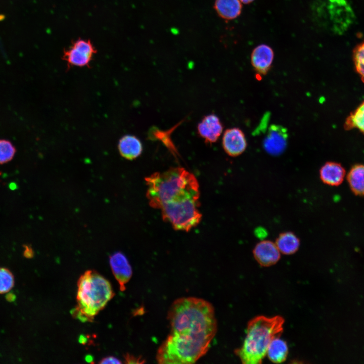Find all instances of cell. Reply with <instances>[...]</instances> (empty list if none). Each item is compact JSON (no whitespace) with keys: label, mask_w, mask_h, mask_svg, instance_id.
<instances>
[{"label":"cell","mask_w":364,"mask_h":364,"mask_svg":"<svg viewBox=\"0 0 364 364\" xmlns=\"http://www.w3.org/2000/svg\"><path fill=\"white\" fill-rule=\"evenodd\" d=\"M167 319L170 331L158 349L159 363H193L206 353L217 329L210 303L194 297L177 299Z\"/></svg>","instance_id":"1"},{"label":"cell","mask_w":364,"mask_h":364,"mask_svg":"<svg viewBox=\"0 0 364 364\" xmlns=\"http://www.w3.org/2000/svg\"><path fill=\"white\" fill-rule=\"evenodd\" d=\"M149 205L160 209L164 206L189 199H199V186L195 175L183 167H172L145 178Z\"/></svg>","instance_id":"2"},{"label":"cell","mask_w":364,"mask_h":364,"mask_svg":"<svg viewBox=\"0 0 364 364\" xmlns=\"http://www.w3.org/2000/svg\"><path fill=\"white\" fill-rule=\"evenodd\" d=\"M284 318L281 316H258L252 319L247 328L242 346L235 354L244 364H259L266 354L273 339L280 337L283 330Z\"/></svg>","instance_id":"3"},{"label":"cell","mask_w":364,"mask_h":364,"mask_svg":"<svg viewBox=\"0 0 364 364\" xmlns=\"http://www.w3.org/2000/svg\"><path fill=\"white\" fill-rule=\"evenodd\" d=\"M77 286V305L71 312L83 322H92L114 296L110 283L93 270L80 277Z\"/></svg>","instance_id":"4"},{"label":"cell","mask_w":364,"mask_h":364,"mask_svg":"<svg viewBox=\"0 0 364 364\" xmlns=\"http://www.w3.org/2000/svg\"><path fill=\"white\" fill-rule=\"evenodd\" d=\"M311 10L316 24L335 34H343L355 20L353 9L347 0H315Z\"/></svg>","instance_id":"5"},{"label":"cell","mask_w":364,"mask_h":364,"mask_svg":"<svg viewBox=\"0 0 364 364\" xmlns=\"http://www.w3.org/2000/svg\"><path fill=\"white\" fill-rule=\"evenodd\" d=\"M199 199H189L163 206L160 209L163 219L176 230L189 231L200 222Z\"/></svg>","instance_id":"6"},{"label":"cell","mask_w":364,"mask_h":364,"mask_svg":"<svg viewBox=\"0 0 364 364\" xmlns=\"http://www.w3.org/2000/svg\"><path fill=\"white\" fill-rule=\"evenodd\" d=\"M97 50L89 39L78 38L72 41L71 46L64 50L62 59L71 66L89 67Z\"/></svg>","instance_id":"7"},{"label":"cell","mask_w":364,"mask_h":364,"mask_svg":"<svg viewBox=\"0 0 364 364\" xmlns=\"http://www.w3.org/2000/svg\"><path fill=\"white\" fill-rule=\"evenodd\" d=\"M222 144L225 153L232 157L240 155L245 151L247 147V143L244 132L237 127L229 128L224 131Z\"/></svg>","instance_id":"8"},{"label":"cell","mask_w":364,"mask_h":364,"mask_svg":"<svg viewBox=\"0 0 364 364\" xmlns=\"http://www.w3.org/2000/svg\"><path fill=\"white\" fill-rule=\"evenodd\" d=\"M288 133L286 128L281 125H272L264 140L265 150L272 155L282 154L287 145Z\"/></svg>","instance_id":"9"},{"label":"cell","mask_w":364,"mask_h":364,"mask_svg":"<svg viewBox=\"0 0 364 364\" xmlns=\"http://www.w3.org/2000/svg\"><path fill=\"white\" fill-rule=\"evenodd\" d=\"M109 262L113 274L119 285L121 291L125 290V285L129 282L132 275L131 266L125 255L116 252L109 257Z\"/></svg>","instance_id":"10"},{"label":"cell","mask_w":364,"mask_h":364,"mask_svg":"<svg viewBox=\"0 0 364 364\" xmlns=\"http://www.w3.org/2000/svg\"><path fill=\"white\" fill-rule=\"evenodd\" d=\"M253 253L256 260L262 266L275 264L281 256L276 243L269 240H262L257 243L253 250Z\"/></svg>","instance_id":"11"},{"label":"cell","mask_w":364,"mask_h":364,"mask_svg":"<svg viewBox=\"0 0 364 364\" xmlns=\"http://www.w3.org/2000/svg\"><path fill=\"white\" fill-rule=\"evenodd\" d=\"M274 58V52L269 46L261 44L256 47L251 54V63L259 74L266 75L270 70Z\"/></svg>","instance_id":"12"},{"label":"cell","mask_w":364,"mask_h":364,"mask_svg":"<svg viewBox=\"0 0 364 364\" xmlns=\"http://www.w3.org/2000/svg\"><path fill=\"white\" fill-rule=\"evenodd\" d=\"M223 125L217 116L214 114L205 116L197 126L199 134L207 143L217 141L223 131Z\"/></svg>","instance_id":"13"},{"label":"cell","mask_w":364,"mask_h":364,"mask_svg":"<svg viewBox=\"0 0 364 364\" xmlns=\"http://www.w3.org/2000/svg\"><path fill=\"white\" fill-rule=\"evenodd\" d=\"M345 173L344 168L340 163L327 162L320 168V177L324 184L337 186L343 182Z\"/></svg>","instance_id":"14"},{"label":"cell","mask_w":364,"mask_h":364,"mask_svg":"<svg viewBox=\"0 0 364 364\" xmlns=\"http://www.w3.org/2000/svg\"><path fill=\"white\" fill-rule=\"evenodd\" d=\"M118 149L122 157L131 160L138 158L142 154L143 146L137 137L127 134L119 140Z\"/></svg>","instance_id":"15"},{"label":"cell","mask_w":364,"mask_h":364,"mask_svg":"<svg viewBox=\"0 0 364 364\" xmlns=\"http://www.w3.org/2000/svg\"><path fill=\"white\" fill-rule=\"evenodd\" d=\"M214 8L220 17L230 20L240 15L242 6L239 0H215Z\"/></svg>","instance_id":"16"},{"label":"cell","mask_w":364,"mask_h":364,"mask_svg":"<svg viewBox=\"0 0 364 364\" xmlns=\"http://www.w3.org/2000/svg\"><path fill=\"white\" fill-rule=\"evenodd\" d=\"M275 243L280 253L290 255L298 250L300 240L293 232H285L279 235Z\"/></svg>","instance_id":"17"},{"label":"cell","mask_w":364,"mask_h":364,"mask_svg":"<svg viewBox=\"0 0 364 364\" xmlns=\"http://www.w3.org/2000/svg\"><path fill=\"white\" fill-rule=\"evenodd\" d=\"M347 179L352 192L356 195L364 196V165H353L348 172Z\"/></svg>","instance_id":"18"},{"label":"cell","mask_w":364,"mask_h":364,"mask_svg":"<svg viewBox=\"0 0 364 364\" xmlns=\"http://www.w3.org/2000/svg\"><path fill=\"white\" fill-rule=\"evenodd\" d=\"M277 337L270 342L266 354L269 359L275 363L284 361L287 356L288 348L286 342Z\"/></svg>","instance_id":"19"},{"label":"cell","mask_w":364,"mask_h":364,"mask_svg":"<svg viewBox=\"0 0 364 364\" xmlns=\"http://www.w3.org/2000/svg\"><path fill=\"white\" fill-rule=\"evenodd\" d=\"M344 127L346 130L356 128L364 134V100L347 117Z\"/></svg>","instance_id":"20"},{"label":"cell","mask_w":364,"mask_h":364,"mask_svg":"<svg viewBox=\"0 0 364 364\" xmlns=\"http://www.w3.org/2000/svg\"><path fill=\"white\" fill-rule=\"evenodd\" d=\"M14 277L7 268L0 267V294L10 291L14 285Z\"/></svg>","instance_id":"21"},{"label":"cell","mask_w":364,"mask_h":364,"mask_svg":"<svg viewBox=\"0 0 364 364\" xmlns=\"http://www.w3.org/2000/svg\"><path fill=\"white\" fill-rule=\"evenodd\" d=\"M353 59L356 71L364 83V42L355 48Z\"/></svg>","instance_id":"22"},{"label":"cell","mask_w":364,"mask_h":364,"mask_svg":"<svg viewBox=\"0 0 364 364\" xmlns=\"http://www.w3.org/2000/svg\"><path fill=\"white\" fill-rule=\"evenodd\" d=\"M16 149L8 140H0V164L7 163L12 160Z\"/></svg>","instance_id":"23"},{"label":"cell","mask_w":364,"mask_h":364,"mask_svg":"<svg viewBox=\"0 0 364 364\" xmlns=\"http://www.w3.org/2000/svg\"><path fill=\"white\" fill-rule=\"evenodd\" d=\"M100 363H121L122 362L117 358L109 356L102 359L99 362Z\"/></svg>","instance_id":"24"},{"label":"cell","mask_w":364,"mask_h":364,"mask_svg":"<svg viewBox=\"0 0 364 364\" xmlns=\"http://www.w3.org/2000/svg\"><path fill=\"white\" fill-rule=\"evenodd\" d=\"M254 234L259 239H264L267 235L266 230L261 227L256 228L254 231Z\"/></svg>","instance_id":"25"},{"label":"cell","mask_w":364,"mask_h":364,"mask_svg":"<svg viewBox=\"0 0 364 364\" xmlns=\"http://www.w3.org/2000/svg\"><path fill=\"white\" fill-rule=\"evenodd\" d=\"M125 360L126 361V363H141V361H139L141 359L138 358H136L135 357L129 354H126L124 356Z\"/></svg>","instance_id":"26"},{"label":"cell","mask_w":364,"mask_h":364,"mask_svg":"<svg viewBox=\"0 0 364 364\" xmlns=\"http://www.w3.org/2000/svg\"><path fill=\"white\" fill-rule=\"evenodd\" d=\"M33 251L32 249L26 246L25 247V250L24 251V255L27 258H31L33 256Z\"/></svg>","instance_id":"27"},{"label":"cell","mask_w":364,"mask_h":364,"mask_svg":"<svg viewBox=\"0 0 364 364\" xmlns=\"http://www.w3.org/2000/svg\"><path fill=\"white\" fill-rule=\"evenodd\" d=\"M15 296L12 293H10L7 295V299L9 301H13L15 300Z\"/></svg>","instance_id":"28"},{"label":"cell","mask_w":364,"mask_h":364,"mask_svg":"<svg viewBox=\"0 0 364 364\" xmlns=\"http://www.w3.org/2000/svg\"><path fill=\"white\" fill-rule=\"evenodd\" d=\"M79 341L81 343H85L86 342L85 337L83 336H80L79 339Z\"/></svg>","instance_id":"29"},{"label":"cell","mask_w":364,"mask_h":364,"mask_svg":"<svg viewBox=\"0 0 364 364\" xmlns=\"http://www.w3.org/2000/svg\"><path fill=\"white\" fill-rule=\"evenodd\" d=\"M242 3L244 4H249L252 2H253L254 0H239Z\"/></svg>","instance_id":"30"},{"label":"cell","mask_w":364,"mask_h":364,"mask_svg":"<svg viewBox=\"0 0 364 364\" xmlns=\"http://www.w3.org/2000/svg\"><path fill=\"white\" fill-rule=\"evenodd\" d=\"M86 360L87 362H90V361H93V357H92V356H89V355L87 356L86 357Z\"/></svg>","instance_id":"31"}]
</instances>
